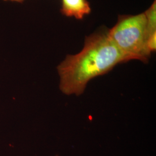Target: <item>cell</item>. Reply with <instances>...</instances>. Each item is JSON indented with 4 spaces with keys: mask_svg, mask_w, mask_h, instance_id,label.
<instances>
[{
    "mask_svg": "<svg viewBox=\"0 0 156 156\" xmlns=\"http://www.w3.org/2000/svg\"><path fill=\"white\" fill-rule=\"evenodd\" d=\"M108 35L128 62L149 61L151 54L147 48L149 33L145 13L119 15L116 24L108 30Z\"/></svg>",
    "mask_w": 156,
    "mask_h": 156,
    "instance_id": "obj_2",
    "label": "cell"
},
{
    "mask_svg": "<svg viewBox=\"0 0 156 156\" xmlns=\"http://www.w3.org/2000/svg\"><path fill=\"white\" fill-rule=\"evenodd\" d=\"M91 8L87 0H62V14L68 17L82 19L90 14Z\"/></svg>",
    "mask_w": 156,
    "mask_h": 156,
    "instance_id": "obj_3",
    "label": "cell"
},
{
    "mask_svg": "<svg viewBox=\"0 0 156 156\" xmlns=\"http://www.w3.org/2000/svg\"><path fill=\"white\" fill-rule=\"evenodd\" d=\"M147 20L149 37L152 34L156 33V0L151 7L144 12Z\"/></svg>",
    "mask_w": 156,
    "mask_h": 156,
    "instance_id": "obj_4",
    "label": "cell"
},
{
    "mask_svg": "<svg viewBox=\"0 0 156 156\" xmlns=\"http://www.w3.org/2000/svg\"><path fill=\"white\" fill-rule=\"evenodd\" d=\"M5 1H11V2H23L24 0H4Z\"/></svg>",
    "mask_w": 156,
    "mask_h": 156,
    "instance_id": "obj_5",
    "label": "cell"
},
{
    "mask_svg": "<svg viewBox=\"0 0 156 156\" xmlns=\"http://www.w3.org/2000/svg\"><path fill=\"white\" fill-rule=\"evenodd\" d=\"M127 62L109 38L108 31L92 34L86 37L82 50L76 55H67L58 66L60 89L68 95H80L92 79Z\"/></svg>",
    "mask_w": 156,
    "mask_h": 156,
    "instance_id": "obj_1",
    "label": "cell"
}]
</instances>
